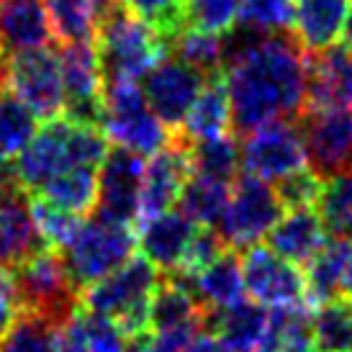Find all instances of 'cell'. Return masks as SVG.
<instances>
[{
    "label": "cell",
    "mask_w": 352,
    "mask_h": 352,
    "mask_svg": "<svg viewBox=\"0 0 352 352\" xmlns=\"http://www.w3.org/2000/svg\"><path fill=\"white\" fill-rule=\"evenodd\" d=\"M221 75L239 137L273 121H294L306 108L309 54L296 36L234 26L224 41Z\"/></svg>",
    "instance_id": "6da1fadb"
},
{
    "label": "cell",
    "mask_w": 352,
    "mask_h": 352,
    "mask_svg": "<svg viewBox=\"0 0 352 352\" xmlns=\"http://www.w3.org/2000/svg\"><path fill=\"white\" fill-rule=\"evenodd\" d=\"M100 72L106 82L142 80L162 57L170 54L167 44L142 19L124 8L121 0H111L103 10L96 34Z\"/></svg>",
    "instance_id": "7a4b0ae2"
},
{
    "label": "cell",
    "mask_w": 352,
    "mask_h": 352,
    "mask_svg": "<svg viewBox=\"0 0 352 352\" xmlns=\"http://www.w3.org/2000/svg\"><path fill=\"white\" fill-rule=\"evenodd\" d=\"M100 129L106 131L108 142H116V147L131 149L142 157H152L175 137V131L155 116L134 80H113L103 85Z\"/></svg>",
    "instance_id": "3957f363"
},
{
    "label": "cell",
    "mask_w": 352,
    "mask_h": 352,
    "mask_svg": "<svg viewBox=\"0 0 352 352\" xmlns=\"http://www.w3.org/2000/svg\"><path fill=\"white\" fill-rule=\"evenodd\" d=\"M10 270L23 311H36L62 324L80 303V291L69 278L67 263L54 247L44 245Z\"/></svg>",
    "instance_id": "277c9868"
},
{
    "label": "cell",
    "mask_w": 352,
    "mask_h": 352,
    "mask_svg": "<svg viewBox=\"0 0 352 352\" xmlns=\"http://www.w3.org/2000/svg\"><path fill=\"white\" fill-rule=\"evenodd\" d=\"M283 204L275 188L257 175H236L229 204L219 219V234L232 250H250L260 245L283 216Z\"/></svg>",
    "instance_id": "5b68a950"
},
{
    "label": "cell",
    "mask_w": 352,
    "mask_h": 352,
    "mask_svg": "<svg viewBox=\"0 0 352 352\" xmlns=\"http://www.w3.org/2000/svg\"><path fill=\"white\" fill-rule=\"evenodd\" d=\"M134 245L137 236L131 234L126 224H111L96 216L90 221H82L75 239L62 250L75 288L82 291L103 275L121 267L131 257Z\"/></svg>",
    "instance_id": "8992f818"
},
{
    "label": "cell",
    "mask_w": 352,
    "mask_h": 352,
    "mask_svg": "<svg viewBox=\"0 0 352 352\" xmlns=\"http://www.w3.org/2000/svg\"><path fill=\"white\" fill-rule=\"evenodd\" d=\"M3 88H8L16 98L23 100L39 121L62 116L65 88H62L59 52L47 44L36 50L6 54Z\"/></svg>",
    "instance_id": "52a82bcc"
},
{
    "label": "cell",
    "mask_w": 352,
    "mask_h": 352,
    "mask_svg": "<svg viewBox=\"0 0 352 352\" xmlns=\"http://www.w3.org/2000/svg\"><path fill=\"white\" fill-rule=\"evenodd\" d=\"M309 170L327 180L352 170V108H303L296 118Z\"/></svg>",
    "instance_id": "ba28073f"
},
{
    "label": "cell",
    "mask_w": 352,
    "mask_h": 352,
    "mask_svg": "<svg viewBox=\"0 0 352 352\" xmlns=\"http://www.w3.org/2000/svg\"><path fill=\"white\" fill-rule=\"evenodd\" d=\"M59 52L65 106L62 116L80 126L103 124V72H100L96 41L88 44H65Z\"/></svg>",
    "instance_id": "9c48e42d"
},
{
    "label": "cell",
    "mask_w": 352,
    "mask_h": 352,
    "mask_svg": "<svg viewBox=\"0 0 352 352\" xmlns=\"http://www.w3.org/2000/svg\"><path fill=\"white\" fill-rule=\"evenodd\" d=\"M239 160L250 175L263 180H283L296 170L306 167V149L301 131L294 121H273L245 134L239 147Z\"/></svg>",
    "instance_id": "30bf717a"
},
{
    "label": "cell",
    "mask_w": 352,
    "mask_h": 352,
    "mask_svg": "<svg viewBox=\"0 0 352 352\" xmlns=\"http://www.w3.org/2000/svg\"><path fill=\"white\" fill-rule=\"evenodd\" d=\"M204 82V72H198L177 57L167 54L142 78V93H144L149 108L155 111V116L167 129L177 131L183 126L190 106L196 103Z\"/></svg>",
    "instance_id": "8fae6325"
},
{
    "label": "cell",
    "mask_w": 352,
    "mask_h": 352,
    "mask_svg": "<svg viewBox=\"0 0 352 352\" xmlns=\"http://www.w3.org/2000/svg\"><path fill=\"white\" fill-rule=\"evenodd\" d=\"M144 157L124 147H111L100 162L98 198L93 216L111 224H131L139 219V186Z\"/></svg>",
    "instance_id": "7c38bea8"
},
{
    "label": "cell",
    "mask_w": 352,
    "mask_h": 352,
    "mask_svg": "<svg viewBox=\"0 0 352 352\" xmlns=\"http://www.w3.org/2000/svg\"><path fill=\"white\" fill-rule=\"evenodd\" d=\"M190 139L175 131L173 142L144 162L142 186H139V221L170 211L177 204L180 190L190 177Z\"/></svg>",
    "instance_id": "4fadbf2b"
},
{
    "label": "cell",
    "mask_w": 352,
    "mask_h": 352,
    "mask_svg": "<svg viewBox=\"0 0 352 352\" xmlns=\"http://www.w3.org/2000/svg\"><path fill=\"white\" fill-rule=\"evenodd\" d=\"M157 283H160L157 267L147 257H129L113 273L103 275L100 280L82 288L80 303L88 311L103 314V316L113 319L116 314L126 311L137 303L149 301Z\"/></svg>",
    "instance_id": "5bb4252c"
},
{
    "label": "cell",
    "mask_w": 352,
    "mask_h": 352,
    "mask_svg": "<svg viewBox=\"0 0 352 352\" xmlns=\"http://www.w3.org/2000/svg\"><path fill=\"white\" fill-rule=\"evenodd\" d=\"M239 263H242L245 291L257 303L270 309L301 303L303 273L285 257L275 254L270 247H250Z\"/></svg>",
    "instance_id": "9a60e30c"
},
{
    "label": "cell",
    "mask_w": 352,
    "mask_h": 352,
    "mask_svg": "<svg viewBox=\"0 0 352 352\" xmlns=\"http://www.w3.org/2000/svg\"><path fill=\"white\" fill-rule=\"evenodd\" d=\"M67 131L69 121L65 116L50 118L41 124V129H36L29 144L19 152V160L13 162V173L19 186L29 196L39 193L52 177L69 167Z\"/></svg>",
    "instance_id": "2e32d148"
},
{
    "label": "cell",
    "mask_w": 352,
    "mask_h": 352,
    "mask_svg": "<svg viewBox=\"0 0 352 352\" xmlns=\"http://www.w3.org/2000/svg\"><path fill=\"white\" fill-rule=\"evenodd\" d=\"M196 229L198 226L180 211H165L152 219H142L139 221L142 257H147L157 270L173 273L183 263Z\"/></svg>",
    "instance_id": "e0dca14e"
},
{
    "label": "cell",
    "mask_w": 352,
    "mask_h": 352,
    "mask_svg": "<svg viewBox=\"0 0 352 352\" xmlns=\"http://www.w3.org/2000/svg\"><path fill=\"white\" fill-rule=\"evenodd\" d=\"M306 108H352V52L329 47L309 54Z\"/></svg>",
    "instance_id": "ac0fdd59"
},
{
    "label": "cell",
    "mask_w": 352,
    "mask_h": 352,
    "mask_svg": "<svg viewBox=\"0 0 352 352\" xmlns=\"http://www.w3.org/2000/svg\"><path fill=\"white\" fill-rule=\"evenodd\" d=\"M44 247L29 208V193L21 186L0 193V265L16 267Z\"/></svg>",
    "instance_id": "d6986e66"
},
{
    "label": "cell",
    "mask_w": 352,
    "mask_h": 352,
    "mask_svg": "<svg viewBox=\"0 0 352 352\" xmlns=\"http://www.w3.org/2000/svg\"><path fill=\"white\" fill-rule=\"evenodd\" d=\"M350 0H296L294 36L306 54L334 47L342 36Z\"/></svg>",
    "instance_id": "ffe728a7"
},
{
    "label": "cell",
    "mask_w": 352,
    "mask_h": 352,
    "mask_svg": "<svg viewBox=\"0 0 352 352\" xmlns=\"http://www.w3.org/2000/svg\"><path fill=\"white\" fill-rule=\"evenodd\" d=\"M54 39L44 0H3L0 50L3 54L47 47Z\"/></svg>",
    "instance_id": "44dd1931"
},
{
    "label": "cell",
    "mask_w": 352,
    "mask_h": 352,
    "mask_svg": "<svg viewBox=\"0 0 352 352\" xmlns=\"http://www.w3.org/2000/svg\"><path fill=\"white\" fill-rule=\"evenodd\" d=\"M270 250L294 265H306L327 242V229L316 208H288L267 234Z\"/></svg>",
    "instance_id": "7402d4cb"
},
{
    "label": "cell",
    "mask_w": 352,
    "mask_h": 352,
    "mask_svg": "<svg viewBox=\"0 0 352 352\" xmlns=\"http://www.w3.org/2000/svg\"><path fill=\"white\" fill-rule=\"evenodd\" d=\"M265 327H267V311H263V303L257 301L239 298L224 309L204 311V329L219 334L234 352H254Z\"/></svg>",
    "instance_id": "603a6c76"
},
{
    "label": "cell",
    "mask_w": 352,
    "mask_h": 352,
    "mask_svg": "<svg viewBox=\"0 0 352 352\" xmlns=\"http://www.w3.org/2000/svg\"><path fill=\"white\" fill-rule=\"evenodd\" d=\"M229 129H232L229 96H226L224 75L216 72V75L206 78L196 103L190 106L183 126L177 129V131L186 139H190V142H196V139H211L229 134Z\"/></svg>",
    "instance_id": "cb8c5ba5"
},
{
    "label": "cell",
    "mask_w": 352,
    "mask_h": 352,
    "mask_svg": "<svg viewBox=\"0 0 352 352\" xmlns=\"http://www.w3.org/2000/svg\"><path fill=\"white\" fill-rule=\"evenodd\" d=\"M352 257V242L334 239L324 242V247L306 263L303 273V296L306 301L319 306L324 301H332L342 291L344 267Z\"/></svg>",
    "instance_id": "d4e9b609"
},
{
    "label": "cell",
    "mask_w": 352,
    "mask_h": 352,
    "mask_svg": "<svg viewBox=\"0 0 352 352\" xmlns=\"http://www.w3.org/2000/svg\"><path fill=\"white\" fill-rule=\"evenodd\" d=\"M193 288L204 309H224L229 303H236L245 294L239 257L224 250L214 263H208L204 270L193 275Z\"/></svg>",
    "instance_id": "484cf974"
},
{
    "label": "cell",
    "mask_w": 352,
    "mask_h": 352,
    "mask_svg": "<svg viewBox=\"0 0 352 352\" xmlns=\"http://www.w3.org/2000/svg\"><path fill=\"white\" fill-rule=\"evenodd\" d=\"M52 34L65 44L96 41L98 23L111 0H44Z\"/></svg>",
    "instance_id": "4316f807"
},
{
    "label": "cell",
    "mask_w": 352,
    "mask_h": 352,
    "mask_svg": "<svg viewBox=\"0 0 352 352\" xmlns=\"http://www.w3.org/2000/svg\"><path fill=\"white\" fill-rule=\"evenodd\" d=\"M232 186L216 177H206L190 173L180 190V214L188 216L196 226H216L229 204Z\"/></svg>",
    "instance_id": "83f0119b"
},
{
    "label": "cell",
    "mask_w": 352,
    "mask_h": 352,
    "mask_svg": "<svg viewBox=\"0 0 352 352\" xmlns=\"http://www.w3.org/2000/svg\"><path fill=\"white\" fill-rule=\"evenodd\" d=\"M311 342L316 352H352V301L337 296L311 314Z\"/></svg>",
    "instance_id": "f1b7e54d"
},
{
    "label": "cell",
    "mask_w": 352,
    "mask_h": 352,
    "mask_svg": "<svg viewBox=\"0 0 352 352\" xmlns=\"http://www.w3.org/2000/svg\"><path fill=\"white\" fill-rule=\"evenodd\" d=\"M52 204L67 208L78 216H88L96 208L98 198V177L93 167H67L54 175L47 186L39 190Z\"/></svg>",
    "instance_id": "f546056e"
},
{
    "label": "cell",
    "mask_w": 352,
    "mask_h": 352,
    "mask_svg": "<svg viewBox=\"0 0 352 352\" xmlns=\"http://www.w3.org/2000/svg\"><path fill=\"white\" fill-rule=\"evenodd\" d=\"M314 208L327 234L352 242V170L322 180V190Z\"/></svg>",
    "instance_id": "4dcf8cb0"
},
{
    "label": "cell",
    "mask_w": 352,
    "mask_h": 352,
    "mask_svg": "<svg viewBox=\"0 0 352 352\" xmlns=\"http://www.w3.org/2000/svg\"><path fill=\"white\" fill-rule=\"evenodd\" d=\"M190 173L206 177H216V180H234L239 175V144L232 134H221V137L211 139H196L190 142Z\"/></svg>",
    "instance_id": "1f68e13d"
},
{
    "label": "cell",
    "mask_w": 352,
    "mask_h": 352,
    "mask_svg": "<svg viewBox=\"0 0 352 352\" xmlns=\"http://www.w3.org/2000/svg\"><path fill=\"white\" fill-rule=\"evenodd\" d=\"M204 306L188 291H183L173 280H167V283H157L155 294H152L149 324H152V332H160V329H170V327H180V324L204 322Z\"/></svg>",
    "instance_id": "d6a6232c"
},
{
    "label": "cell",
    "mask_w": 352,
    "mask_h": 352,
    "mask_svg": "<svg viewBox=\"0 0 352 352\" xmlns=\"http://www.w3.org/2000/svg\"><path fill=\"white\" fill-rule=\"evenodd\" d=\"M39 129V118L8 88H0V157H16Z\"/></svg>",
    "instance_id": "836d02e7"
},
{
    "label": "cell",
    "mask_w": 352,
    "mask_h": 352,
    "mask_svg": "<svg viewBox=\"0 0 352 352\" xmlns=\"http://www.w3.org/2000/svg\"><path fill=\"white\" fill-rule=\"evenodd\" d=\"M29 208H31V219H34V226L39 236L44 239L47 247H54V250H65V247L75 239V234L82 226V216L72 214L62 206L52 204L50 198H44L41 193H31L29 196Z\"/></svg>",
    "instance_id": "e575fe53"
},
{
    "label": "cell",
    "mask_w": 352,
    "mask_h": 352,
    "mask_svg": "<svg viewBox=\"0 0 352 352\" xmlns=\"http://www.w3.org/2000/svg\"><path fill=\"white\" fill-rule=\"evenodd\" d=\"M170 52L180 62H186L193 69L204 72L206 78L221 72V67H224V39L216 36V34L186 29L170 44Z\"/></svg>",
    "instance_id": "d590c367"
},
{
    "label": "cell",
    "mask_w": 352,
    "mask_h": 352,
    "mask_svg": "<svg viewBox=\"0 0 352 352\" xmlns=\"http://www.w3.org/2000/svg\"><path fill=\"white\" fill-rule=\"evenodd\" d=\"M121 3L165 41L167 50L188 29L186 0H121Z\"/></svg>",
    "instance_id": "8d00e7d4"
},
{
    "label": "cell",
    "mask_w": 352,
    "mask_h": 352,
    "mask_svg": "<svg viewBox=\"0 0 352 352\" xmlns=\"http://www.w3.org/2000/svg\"><path fill=\"white\" fill-rule=\"evenodd\" d=\"M54 327L57 324L50 322L47 316L21 309L8 332L0 337V352H54Z\"/></svg>",
    "instance_id": "74e56055"
},
{
    "label": "cell",
    "mask_w": 352,
    "mask_h": 352,
    "mask_svg": "<svg viewBox=\"0 0 352 352\" xmlns=\"http://www.w3.org/2000/svg\"><path fill=\"white\" fill-rule=\"evenodd\" d=\"M296 0H242L236 26L257 34H288L294 29Z\"/></svg>",
    "instance_id": "f35d334b"
},
{
    "label": "cell",
    "mask_w": 352,
    "mask_h": 352,
    "mask_svg": "<svg viewBox=\"0 0 352 352\" xmlns=\"http://www.w3.org/2000/svg\"><path fill=\"white\" fill-rule=\"evenodd\" d=\"M242 0H186L188 29L224 36L236 26Z\"/></svg>",
    "instance_id": "ab89813d"
},
{
    "label": "cell",
    "mask_w": 352,
    "mask_h": 352,
    "mask_svg": "<svg viewBox=\"0 0 352 352\" xmlns=\"http://www.w3.org/2000/svg\"><path fill=\"white\" fill-rule=\"evenodd\" d=\"M108 149V137L106 131L98 126H80L69 121L67 131V157L69 167H100V162L106 160Z\"/></svg>",
    "instance_id": "60d3db41"
},
{
    "label": "cell",
    "mask_w": 352,
    "mask_h": 352,
    "mask_svg": "<svg viewBox=\"0 0 352 352\" xmlns=\"http://www.w3.org/2000/svg\"><path fill=\"white\" fill-rule=\"evenodd\" d=\"M319 190H322V177L309 167L285 175L275 186V193L280 198L283 208H309V206L316 204Z\"/></svg>",
    "instance_id": "b9f144b4"
},
{
    "label": "cell",
    "mask_w": 352,
    "mask_h": 352,
    "mask_svg": "<svg viewBox=\"0 0 352 352\" xmlns=\"http://www.w3.org/2000/svg\"><path fill=\"white\" fill-rule=\"evenodd\" d=\"M224 250H226L224 239H221L219 232H214L211 226H198L193 239H190V245H188L186 257H183V263H180L177 270L196 275L198 270H204L208 263H214Z\"/></svg>",
    "instance_id": "7bdbcfd3"
},
{
    "label": "cell",
    "mask_w": 352,
    "mask_h": 352,
    "mask_svg": "<svg viewBox=\"0 0 352 352\" xmlns=\"http://www.w3.org/2000/svg\"><path fill=\"white\" fill-rule=\"evenodd\" d=\"M82 306V303H80ZM82 319H85V332H88V344L90 352H121L126 347V337L118 332V327L113 324L111 316L103 314L88 311L82 306Z\"/></svg>",
    "instance_id": "ee69618b"
},
{
    "label": "cell",
    "mask_w": 352,
    "mask_h": 352,
    "mask_svg": "<svg viewBox=\"0 0 352 352\" xmlns=\"http://www.w3.org/2000/svg\"><path fill=\"white\" fill-rule=\"evenodd\" d=\"M54 352H90L88 332H85V319H82V306H75V311L69 314L62 324L54 327L52 337Z\"/></svg>",
    "instance_id": "f6af8a7d"
},
{
    "label": "cell",
    "mask_w": 352,
    "mask_h": 352,
    "mask_svg": "<svg viewBox=\"0 0 352 352\" xmlns=\"http://www.w3.org/2000/svg\"><path fill=\"white\" fill-rule=\"evenodd\" d=\"M21 311L19 291H16V280H13V270L0 265V337L8 332V327Z\"/></svg>",
    "instance_id": "bcb514c9"
},
{
    "label": "cell",
    "mask_w": 352,
    "mask_h": 352,
    "mask_svg": "<svg viewBox=\"0 0 352 352\" xmlns=\"http://www.w3.org/2000/svg\"><path fill=\"white\" fill-rule=\"evenodd\" d=\"M183 352H234L229 344L214 332H196V337L188 342V347Z\"/></svg>",
    "instance_id": "7dc6e473"
},
{
    "label": "cell",
    "mask_w": 352,
    "mask_h": 352,
    "mask_svg": "<svg viewBox=\"0 0 352 352\" xmlns=\"http://www.w3.org/2000/svg\"><path fill=\"white\" fill-rule=\"evenodd\" d=\"M16 186H19V180H16V173H13V165L8 162V157H0V193Z\"/></svg>",
    "instance_id": "c3c4849f"
},
{
    "label": "cell",
    "mask_w": 352,
    "mask_h": 352,
    "mask_svg": "<svg viewBox=\"0 0 352 352\" xmlns=\"http://www.w3.org/2000/svg\"><path fill=\"white\" fill-rule=\"evenodd\" d=\"M342 47L344 50L352 52V6H350V13H347V21H344V29H342Z\"/></svg>",
    "instance_id": "681fc988"
},
{
    "label": "cell",
    "mask_w": 352,
    "mask_h": 352,
    "mask_svg": "<svg viewBox=\"0 0 352 352\" xmlns=\"http://www.w3.org/2000/svg\"><path fill=\"white\" fill-rule=\"evenodd\" d=\"M342 291H344V294H347V296H352V257H350V263H347V267H344Z\"/></svg>",
    "instance_id": "f907efd6"
},
{
    "label": "cell",
    "mask_w": 352,
    "mask_h": 352,
    "mask_svg": "<svg viewBox=\"0 0 352 352\" xmlns=\"http://www.w3.org/2000/svg\"><path fill=\"white\" fill-rule=\"evenodd\" d=\"M3 67H6V54L0 50V88H3Z\"/></svg>",
    "instance_id": "816d5d0a"
},
{
    "label": "cell",
    "mask_w": 352,
    "mask_h": 352,
    "mask_svg": "<svg viewBox=\"0 0 352 352\" xmlns=\"http://www.w3.org/2000/svg\"><path fill=\"white\" fill-rule=\"evenodd\" d=\"M0 6H3V0H0Z\"/></svg>",
    "instance_id": "f5cc1de1"
}]
</instances>
